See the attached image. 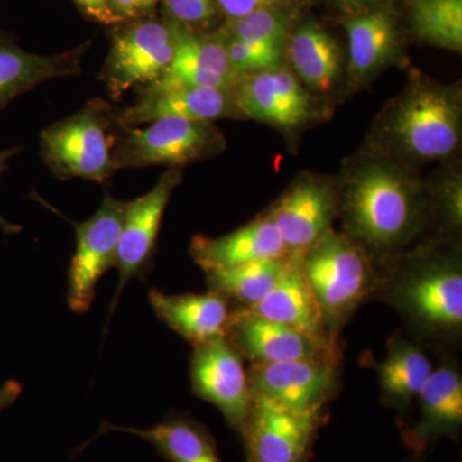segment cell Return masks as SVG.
<instances>
[{"mask_svg":"<svg viewBox=\"0 0 462 462\" xmlns=\"http://www.w3.org/2000/svg\"><path fill=\"white\" fill-rule=\"evenodd\" d=\"M338 217L346 238L376 270L434 238L427 182L416 167L361 149L343 163Z\"/></svg>","mask_w":462,"mask_h":462,"instance_id":"obj_1","label":"cell"},{"mask_svg":"<svg viewBox=\"0 0 462 462\" xmlns=\"http://www.w3.org/2000/svg\"><path fill=\"white\" fill-rule=\"evenodd\" d=\"M378 273L374 298L397 312L406 336L439 357L455 355L462 343L460 243L424 240Z\"/></svg>","mask_w":462,"mask_h":462,"instance_id":"obj_2","label":"cell"},{"mask_svg":"<svg viewBox=\"0 0 462 462\" xmlns=\"http://www.w3.org/2000/svg\"><path fill=\"white\" fill-rule=\"evenodd\" d=\"M461 141V84L412 69L403 89L376 116L363 149L416 167L448 162Z\"/></svg>","mask_w":462,"mask_h":462,"instance_id":"obj_3","label":"cell"},{"mask_svg":"<svg viewBox=\"0 0 462 462\" xmlns=\"http://www.w3.org/2000/svg\"><path fill=\"white\" fill-rule=\"evenodd\" d=\"M300 263L330 342L339 346L358 307L375 296L378 270L363 249L334 229L300 254Z\"/></svg>","mask_w":462,"mask_h":462,"instance_id":"obj_4","label":"cell"},{"mask_svg":"<svg viewBox=\"0 0 462 462\" xmlns=\"http://www.w3.org/2000/svg\"><path fill=\"white\" fill-rule=\"evenodd\" d=\"M116 108L106 99H90L80 111L45 127L41 154L60 180L84 179L103 184L114 176Z\"/></svg>","mask_w":462,"mask_h":462,"instance_id":"obj_5","label":"cell"},{"mask_svg":"<svg viewBox=\"0 0 462 462\" xmlns=\"http://www.w3.org/2000/svg\"><path fill=\"white\" fill-rule=\"evenodd\" d=\"M145 127L123 130L116 142V170L165 166L179 169L220 156L226 149L223 132L212 121L161 118Z\"/></svg>","mask_w":462,"mask_h":462,"instance_id":"obj_6","label":"cell"},{"mask_svg":"<svg viewBox=\"0 0 462 462\" xmlns=\"http://www.w3.org/2000/svg\"><path fill=\"white\" fill-rule=\"evenodd\" d=\"M176 42L173 23L143 18L116 30L99 75L108 96L118 100L134 88L142 90L156 83L172 62Z\"/></svg>","mask_w":462,"mask_h":462,"instance_id":"obj_7","label":"cell"},{"mask_svg":"<svg viewBox=\"0 0 462 462\" xmlns=\"http://www.w3.org/2000/svg\"><path fill=\"white\" fill-rule=\"evenodd\" d=\"M327 412L298 411L254 394L240 438L248 462H310Z\"/></svg>","mask_w":462,"mask_h":462,"instance_id":"obj_8","label":"cell"},{"mask_svg":"<svg viewBox=\"0 0 462 462\" xmlns=\"http://www.w3.org/2000/svg\"><path fill=\"white\" fill-rule=\"evenodd\" d=\"M126 202L105 193L98 211L74 225L76 249L69 269L67 303L75 314L89 311L102 276L116 266Z\"/></svg>","mask_w":462,"mask_h":462,"instance_id":"obj_9","label":"cell"},{"mask_svg":"<svg viewBox=\"0 0 462 462\" xmlns=\"http://www.w3.org/2000/svg\"><path fill=\"white\" fill-rule=\"evenodd\" d=\"M191 392L214 404L227 425L242 434L254 406L245 358L226 336L193 345L190 357Z\"/></svg>","mask_w":462,"mask_h":462,"instance_id":"obj_10","label":"cell"},{"mask_svg":"<svg viewBox=\"0 0 462 462\" xmlns=\"http://www.w3.org/2000/svg\"><path fill=\"white\" fill-rule=\"evenodd\" d=\"M337 176L300 172L264 214L291 254H302L338 218Z\"/></svg>","mask_w":462,"mask_h":462,"instance_id":"obj_11","label":"cell"},{"mask_svg":"<svg viewBox=\"0 0 462 462\" xmlns=\"http://www.w3.org/2000/svg\"><path fill=\"white\" fill-rule=\"evenodd\" d=\"M233 94L243 118L282 132H294L314 123L320 112L314 94L282 65L242 76Z\"/></svg>","mask_w":462,"mask_h":462,"instance_id":"obj_12","label":"cell"},{"mask_svg":"<svg viewBox=\"0 0 462 462\" xmlns=\"http://www.w3.org/2000/svg\"><path fill=\"white\" fill-rule=\"evenodd\" d=\"M181 181L182 170H167L148 193L126 202L115 266L117 267L120 279L112 302L111 314L127 282L134 278L145 281L153 270L163 215L173 190Z\"/></svg>","mask_w":462,"mask_h":462,"instance_id":"obj_13","label":"cell"},{"mask_svg":"<svg viewBox=\"0 0 462 462\" xmlns=\"http://www.w3.org/2000/svg\"><path fill=\"white\" fill-rule=\"evenodd\" d=\"M340 360H294L252 364L247 369L252 392L298 411L327 412L338 393Z\"/></svg>","mask_w":462,"mask_h":462,"instance_id":"obj_14","label":"cell"},{"mask_svg":"<svg viewBox=\"0 0 462 462\" xmlns=\"http://www.w3.org/2000/svg\"><path fill=\"white\" fill-rule=\"evenodd\" d=\"M420 419L404 428V445L424 455L442 438L458 440L462 430V369L455 355L440 357L418 396Z\"/></svg>","mask_w":462,"mask_h":462,"instance_id":"obj_15","label":"cell"},{"mask_svg":"<svg viewBox=\"0 0 462 462\" xmlns=\"http://www.w3.org/2000/svg\"><path fill=\"white\" fill-rule=\"evenodd\" d=\"M226 337L251 365L342 358V351L322 346L293 328L240 307H233Z\"/></svg>","mask_w":462,"mask_h":462,"instance_id":"obj_16","label":"cell"},{"mask_svg":"<svg viewBox=\"0 0 462 462\" xmlns=\"http://www.w3.org/2000/svg\"><path fill=\"white\" fill-rule=\"evenodd\" d=\"M115 116L121 130L169 117L212 123L221 118H243L233 90L187 87L145 88L133 105L116 109Z\"/></svg>","mask_w":462,"mask_h":462,"instance_id":"obj_17","label":"cell"},{"mask_svg":"<svg viewBox=\"0 0 462 462\" xmlns=\"http://www.w3.org/2000/svg\"><path fill=\"white\" fill-rule=\"evenodd\" d=\"M346 30L348 35L346 84L352 91L364 89L400 60L396 21L385 9L372 8L349 18Z\"/></svg>","mask_w":462,"mask_h":462,"instance_id":"obj_18","label":"cell"},{"mask_svg":"<svg viewBox=\"0 0 462 462\" xmlns=\"http://www.w3.org/2000/svg\"><path fill=\"white\" fill-rule=\"evenodd\" d=\"M176 27L178 42L172 62L165 74L147 88L233 90L240 78L231 69L221 35L202 36L184 27Z\"/></svg>","mask_w":462,"mask_h":462,"instance_id":"obj_19","label":"cell"},{"mask_svg":"<svg viewBox=\"0 0 462 462\" xmlns=\"http://www.w3.org/2000/svg\"><path fill=\"white\" fill-rule=\"evenodd\" d=\"M189 254L203 272H209L254 261L284 258L291 254L272 218L263 214L218 238L194 236Z\"/></svg>","mask_w":462,"mask_h":462,"instance_id":"obj_20","label":"cell"},{"mask_svg":"<svg viewBox=\"0 0 462 462\" xmlns=\"http://www.w3.org/2000/svg\"><path fill=\"white\" fill-rule=\"evenodd\" d=\"M245 310L293 328L322 346L342 351L340 346L330 342L325 330L320 310L300 269V254L289 256L272 291L256 305Z\"/></svg>","mask_w":462,"mask_h":462,"instance_id":"obj_21","label":"cell"},{"mask_svg":"<svg viewBox=\"0 0 462 462\" xmlns=\"http://www.w3.org/2000/svg\"><path fill=\"white\" fill-rule=\"evenodd\" d=\"M148 300L157 318L191 346L226 336L233 305L217 291L166 294L151 289Z\"/></svg>","mask_w":462,"mask_h":462,"instance_id":"obj_22","label":"cell"},{"mask_svg":"<svg viewBox=\"0 0 462 462\" xmlns=\"http://www.w3.org/2000/svg\"><path fill=\"white\" fill-rule=\"evenodd\" d=\"M111 431L142 438L169 462H223L211 431L188 412L170 411L162 421L147 430L103 421L98 433L87 445L81 446L79 451L96 438Z\"/></svg>","mask_w":462,"mask_h":462,"instance_id":"obj_23","label":"cell"},{"mask_svg":"<svg viewBox=\"0 0 462 462\" xmlns=\"http://www.w3.org/2000/svg\"><path fill=\"white\" fill-rule=\"evenodd\" d=\"M85 51L87 47L81 45L65 53L41 56L12 42H0V109L53 79L81 75Z\"/></svg>","mask_w":462,"mask_h":462,"instance_id":"obj_24","label":"cell"},{"mask_svg":"<svg viewBox=\"0 0 462 462\" xmlns=\"http://www.w3.org/2000/svg\"><path fill=\"white\" fill-rule=\"evenodd\" d=\"M431 372L424 348L397 331L388 339L384 360L376 364L383 403L401 413L409 411Z\"/></svg>","mask_w":462,"mask_h":462,"instance_id":"obj_25","label":"cell"},{"mask_svg":"<svg viewBox=\"0 0 462 462\" xmlns=\"http://www.w3.org/2000/svg\"><path fill=\"white\" fill-rule=\"evenodd\" d=\"M287 54L291 71L314 96L331 93L342 80L345 69L338 42L316 23L298 27L289 39Z\"/></svg>","mask_w":462,"mask_h":462,"instance_id":"obj_26","label":"cell"},{"mask_svg":"<svg viewBox=\"0 0 462 462\" xmlns=\"http://www.w3.org/2000/svg\"><path fill=\"white\" fill-rule=\"evenodd\" d=\"M289 256L209 270L205 272L207 287L226 297L233 307L248 309L260 302L272 291Z\"/></svg>","mask_w":462,"mask_h":462,"instance_id":"obj_27","label":"cell"},{"mask_svg":"<svg viewBox=\"0 0 462 462\" xmlns=\"http://www.w3.org/2000/svg\"><path fill=\"white\" fill-rule=\"evenodd\" d=\"M411 21L422 42L461 53L462 0H413Z\"/></svg>","mask_w":462,"mask_h":462,"instance_id":"obj_28","label":"cell"},{"mask_svg":"<svg viewBox=\"0 0 462 462\" xmlns=\"http://www.w3.org/2000/svg\"><path fill=\"white\" fill-rule=\"evenodd\" d=\"M427 182L434 238L460 243L462 172L457 165L443 167Z\"/></svg>","mask_w":462,"mask_h":462,"instance_id":"obj_29","label":"cell"},{"mask_svg":"<svg viewBox=\"0 0 462 462\" xmlns=\"http://www.w3.org/2000/svg\"><path fill=\"white\" fill-rule=\"evenodd\" d=\"M287 21L275 8L258 9L247 16L230 21L226 32L239 41L282 50L287 41Z\"/></svg>","mask_w":462,"mask_h":462,"instance_id":"obj_30","label":"cell"},{"mask_svg":"<svg viewBox=\"0 0 462 462\" xmlns=\"http://www.w3.org/2000/svg\"><path fill=\"white\" fill-rule=\"evenodd\" d=\"M221 38H223L231 69L238 78L282 65L281 50L266 47V45L248 44L227 32L223 33Z\"/></svg>","mask_w":462,"mask_h":462,"instance_id":"obj_31","label":"cell"},{"mask_svg":"<svg viewBox=\"0 0 462 462\" xmlns=\"http://www.w3.org/2000/svg\"><path fill=\"white\" fill-rule=\"evenodd\" d=\"M163 5L173 23L178 26H203L216 14L215 0H163Z\"/></svg>","mask_w":462,"mask_h":462,"instance_id":"obj_32","label":"cell"},{"mask_svg":"<svg viewBox=\"0 0 462 462\" xmlns=\"http://www.w3.org/2000/svg\"><path fill=\"white\" fill-rule=\"evenodd\" d=\"M158 2L160 0H109V5L115 16L123 23L127 20L136 21L147 18Z\"/></svg>","mask_w":462,"mask_h":462,"instance_id":"obj_33","label":"cell"},{"mask_svg":"<svg viewBox=\"0 0 462 462\" xmlns=\"http://www.w3.org/2000/svg\"><path fill=\"white\" fill-rule=\"evenodd\" d=\"M215 2L229 20L233 21L247 16L258 9L275 8L282 0H215Z\"/></svg>","mask_w":462,"mask_h":462,"instance_id":"obj_34","label":"cell"},{"mask_svg":"<svg viewBox=\"0 0 462 462\" xmlns=\"http://www.w3.org/2000/svg\"><path fill=\"white\" fill-rule=\"evenodd\" d=\"M75 2L88 16L94 18L98 23H106V25L120 23L112 12L109 0H75Z\"/></svg>","mask_w":462,"mask_h":462,"instance_id":"obj_35","label":"cell"},{"mask_svg":"<svg viewBox=\"0 0 462 462\" xmlns=\"http://www.w3.org/2000/svg\"><path fill=\"white\" fill-rule=\"evenodd\" d=\"M21 151H23V148L20 147L8 148L5 149V151H0V175L5 171L8 161ZM0 229L3 230L5 236H9L20 233V231L23 230V227H21L20 225L8 223V221L0 215Z\"/></svg>","mask_w":462,"mask_h":462,"instance_id":"obj_36","label":"cell"},{"mask_svg":"<svg viewBox=\"0 0 462 462\" xmlns=\"http://www.w3.org/2000/svg\"><path fill=\"white\" fill-rule=\"evenodd\" d=\"M23 393V384L16 379H9L0 387V412L16 402Z\"/></svg>","mask_w":462,"mask_h":462,"instance_id":"obj_37","label":"cell"},{"mask_svg":"<svg viewBox=\"0 0 462 462\" xmlns=\"http://www.w3.org/2000/svg\"><path fill=\"white\" fill-rule=\"evenodd\" d=\"M343 8L348 9L352 14H360V12L367 11L369 7L382 2V0H337Z\"/></svg>","mask_w":462,"mask_h":462,"instance_id":"obj_38","label":"cell"},{"mask_svg":"<svg viewBox=\"0 0 462 462\" xmlns=\"http://www.w3.org/2000/svg\"><path fill=\"white\" fill-rule=\"evenodd\" d=\"M404 462H427L425 461L424 455L413 454L411 457L407 458Z\"/></svg>","mask_w":462,"mask_h":462,"instance_id":"obj_39","label":"cell"}]
</instances>
